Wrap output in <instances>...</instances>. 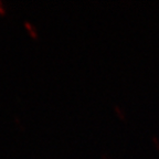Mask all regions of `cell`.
Instances as JSON below:
<instances>
[{"label":"cell","instance_id":"obj_1","mask_svg":"<svg viewBox=\"0 0 159 159\" xmlns=\"http://www.w3.org/2000/svg\"><path fill=\"white\" fill-rule=\"evenodd\" d=\"M25 28L29 30L30 34L32 35L33 38H38V32H37V29H35L34 25H31L29 21H25Z\"/></svg>","mask_w":159,"mask_h":159},{"label":"cell","instance_id":"obj_2","mask_svg":"<svg viewBox=\"0 0 159 159\" xmlns=\"http://www.w3.org/2000/svg\"><path fill=\"white\" fill-rule=\"evenodd\" d=\"M114 109H115V112L117 113V115H118V116H119V118L125 119V113L123 112L122 109L119 108L118 105H114Z\"/></svg>","mask_w":159,"mask_h":159},{"label":"cell","instance_id":"obj_3","mask_svg":"<svg viewBox=\"0 0 159 159\" xmlns=\"http://www.w3.org/2000/svg\"><path fill=\"white\" fill-rule=\"evenodd\" d=\"M152 143L155 144V146L157 147V149L159 150V138L158 137H156V136H152Z\"/></svg>","mask_w":159,"mask_h":159},{"label":"cell","instance_id":"obj_4","mask_svg":"<svg viewBox=\"0 0 159 159\" xmlns=\"http://www.w3.org/2000/svg\"><path fill=\"white\" fill-rule=\"evenodd\" d=\"M0 13H1V15H5L6 13V8H5V6H3L2 1H0Z\"/></svg>","mask_w":159,"mask_h":159},{"label":"cell","instance_id":"obj_5","mask_svg":"<svg viewBox=\"0 0 159 159\" xmlns=\"http://www.w3.org/2000/svg\"><path fill=\"white\" fill-rule=\"evenodd\" d=\"M102 158H103V159H109L107 155H106V156H105V154H103V155H102Z\"/></svg>","mask_w":159,"mask_h":159}]
</instances>
